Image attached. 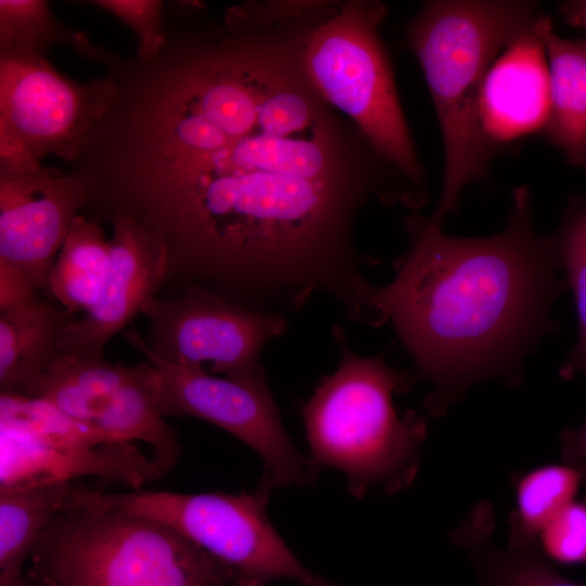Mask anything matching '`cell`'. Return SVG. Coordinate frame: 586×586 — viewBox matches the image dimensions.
I'll use <instances>...</instances> for the list:
<instances>
[{"instance_id":"cell-1","label":"cell","mask_w":586,"mask_h":586,"mask_svg":"<svg viewBox=\"0 0 586 586\" xmlns=\"http://www.w3.org/2000/svg\"><path fill=\"white\" fill-rule=\"evenodd\" d=\"M303 33L230 8L207 27L166 29L152 59L107 64L114 95L72 170L88 217L155 235L167 293L199 285L285 317L317 294L359 306L379 259L358 247L357 219L371 196L398 192L307 76Z\"/></svg>"},{"instance_id":"cell-2","label":"cell","mask_w":586,"mask_h":586,"mask_svg":"<svg viewBox=\"0 0 586 586\" xmlns=\"http://www.w3.org/2000/svg\"><path fill=\"white\" fill-rule=\"evenodd\" d=\"M405 227L410 246L393 280L367 292L366 323L392 324L413 360L415 380L432 387L425 409L438 417L482 380L519 382L568 283L558 277L553 237L534 229L524 187L513 190L507 227L497 235L450 237L442 224L418 215Z\"/></svg>"},{"instance_id":"cell-3","label":"cell","mask_w":586,"mask_h":586,"mask_svg":"<svg viewBox=\"0 0 586 586\" xmlns=\"http://www.w3.org/2000/svg\"><path fill=\"white\" fill-rule=\"evenodd\" d=\"M542 13L528 1H428L407 24L423 71L445 151L443 188L432 219L457 211L463 188L485 177L499 150L487 137L481 98L488 69Z\"/></svg>"},{"instance_id":"cell-4","label":"cell","mask_w":586,"mask_h":586,"mask_svg":"<svg viewBox=\"0 0 586 586\" xmlns=\"http://www.w3.org/2000/svg\"><path fill=\"white\" fill-rule=\"evenodd\" d=\"M332 335L340 365L301 410L309 457L319 469L340 471L356 498L372 488L397 494L413 482L428 433L421 415H399L393 403L416 381L413 373L391 368L381 355L360 356L340 326Z\"/></svg>"},{"instance_id":"cell-5","label":"cell","mask_w":586,"mask_h":586,"mask_svg":"<svg viewBox=\"0 0 586 586\" xmlns=\"http://www.w3.org/2000/svg\"><path fill=\"white\" fill-rule=\"evenodd\" d=\"M238 575L165 523L74 486L25 571L27 586H231Z\"/></svg>"},{"instance_id":"cell-6","label":"cell","mask_w":586,"mask_h":586,"mask_svg":"<svg viewBox=\"0 0 586 586\" xmlns=\"http://www.w3.org/2000/svg\"><path fill=\"white\" fill-rule=\"evenodd\" d=\"M380 2H326L302 40L304 69L321 97L360 130L373 149L420 193V164L397 97L378 27Z\"/></svg>"},{"instance_id":"cell-7","label":"cell","mask_w":586,"mask_h":586,"mask_svg":"<svg viewBox=\"0 0 586 586\" xmlns=\"http://www.w3.org/2000/svg\"><path fill=\"white\" fill-rule=\"evenodd\" d=\"M44 54L0 46V168L36 167L50 154L73 164L113 98L109 74L75 81Z\"/></svg>"},{"instance_id":"cell-8","label":"cell","mask_w":586,"mask_h":586,"mask_svg":"<svg viewBox=\"0 0 586 586\" xmlns=\"http://www.w3.org/2000/svg\"><path fill=\"white\" fill-rule=\"evenodd\" d=\"M88 493L102 504L165 523L240 575L265 583L292 579L304 586H339L296 558L270 523L269 495L257 488L240 494Z\"/></svg>"},{"instance_id":"cell-9","label":"cell","mask_w":586,"mask_h":586,"mask_svg":"<svg viewBox=\"0 0 586 586\" xmlns=\"http://www.w3.org/2000/svg\"><path fill=\"white\" fill-rule=\"evenodd\" d=\"M124 336L154 367L164 417L204 420L234 435L262 458L264 473L257 489L270 495L278 487L316 484L320 469L290 438L267 378L237 380L171 364L153 355L136 329L124 331Z\"/></svg>"},{"instance_id":"cell-10","label":"cell","mask_w":586,"mask_h":586,"mask_svg":"<svg viewBox=\"0 0 586 586\" xmlns=\"http://www.w3.org/2000/svg\"><path fill=\"white\" fill-rule=\"evenodd\" d=\"M145 346L176 365L200 367L237 380L266 378L260 355L288 329L285 316L263 313L199 285L151 298Z\"/></svg>"},{"instance_id":"cell-11","label":"cell","mask_w":586,"mask_h":586,"mask_svg":"<svg viewBox=\"0 0 586 586\" xmlns=\"http://www.w3.org/2000/svg\"><path fill=\"white\" fill-rule=\"evenodd\" d=\"M89 188L43 164L0 168V310L49 293V277Z\"/></svg>"},{"instance_id":"cell-12","label":"cell","mask_w":586,"mask_h":586,"mask_svg":"<svg viewBox=\"0 0 586 586\" xmlns=\"http://www.w3.org/2000/svg\"><path fill=\"white\" fill-rule=\"evenodd\" d=\"M99 476L140 487L153 481L150 457L138 444H120L62 419L38 431L0 425V491Z\"/></svg>"},{"instance_id":"cell-13","label":"cell","mask_w":586,"mask_h":586,"mask_svg":"<svg viewBox=\"0 0 586 586\" xmlns=\"http://www.w3.org/2000/svg\"><path fill=\"white\" fill-rule=\"evenodd\" d=\"M111 260L97 303L64 329L62 354L103 356L106 343L160 295L165 276V252L155 235L130 218H116Z\"/></svg>"},{"instance_id":"cell-14","label":"cell","mask_w":586,"mask_h":586,"mask_svg":"<svg viewBox=\"0 0 586 586\" xmlns=\"http://www.w3.org/2000/svg\"><path fill=\"white\" fill-rule=\"evenodd\" d=\"M549 106L548 64L534 28L510 43L488 69L481 98L483 128L500 148L515 138L540 132Z\"/></svg>"},{"instance_id":"cell-15","label":"cell","mask_w":586,"mask_h":586,"mask_svg":"<svg viewBox=\"0 0 586 586\" xmlns=\"http://www.w3.org/2000/svg\"><path fill=\"white\" fill-rule=\"evenodd\" d=\"M0 311V393L21 394L62 354L63 331L76 317L41 294Z\"/></svg>"},{"instance_id":"cell-16","label":"cell","mask_w":586,"mask_h":586,"mask_svg":"<svg viewBox=\"0 0 586 586\" xmlns=\"http://www.w3.org/2000/svg\"><path fill=\"white\" fill-rule=\"evenodd\" d=\"M535 30L548 64L550 106L540 130L572 166L586 169V39L569 40L540 15Z\"/></svg>"},{"instance_id":"cell-17","label":"cell","mask_w":586,"mask_h":586,"mask_svg":"<svg viewBox=\"0 0 586 586\" xmlns=\"http://www.w3.org/2000/svg\"><path fill=\"white\" fill-rule=\"evenodd\" d=\"M132 370L133 366L113 364L104 356L63 353L17 395L44 399L72 419L97 430Z\"/></svg>"},{"instance_id":"cell-18","label":"cell","mask_w":586,"mask_h":586,"mask_svg":"<svg viewBox=\"0 0 586 586\" xmlns=\"http://www.w3.org/2000/svg\"><path fill=\"white\" fill-rule=\"evenodd\" d=\"M71 483L0 491V586H27L28 558Z\"/></svg>"},{"instance_id":"cell-19","label":"cell","mask_w":586,"mask_h":586,"mask_svg":"<svg viewBox=\"0 0 586 586\" xmlns=\"http://www.w3.org/2000/svg\"><path fill=\"white\" fill-rule=\"evenodd\" d=\"M111 260V241L100 224L80 214L56 257L49 294L72 314L87 313L98 301Z\"/></svg>"},{"instance_id":"cell-20","label":"cell","mask_w":586,"mask_h":586,"mask_svg":"<svg viewBox=\"0 0 586 586\" xmlns=\"http://www.w3.org/2000/svg\"><path fill=\"white\" fill-rule=\"evenodd\" d=\"M493 528L492 509L482 502L451 535L477 562L485 586H586L562 576L536 553V547H493Z\"/></svg>"},{"instance_id":"cell-21","label":"cell","mask_w":586,"mask_h":586,"mask_svg":"<svg viewBox=\"0 0 586 586\" xmlns=\"http://www.w3.org/2000/svg\"><path fill=\"white\" fill-rule=\"evenodd\" d=\"M586 477L582 464H550L522 475L515 486L509 547L532 548L542 531L569 505Z\"/></svg>"},{"instance_id":"cell-22","label":"cell","mask_w":586,"mask_h":586,"mask_svg":"<svg viewBox=\"0 0 586 586\" xmlns=\"http://www.w3.org/2000/svg\"><path fill=\"white\" fill-rule=\"evenodd\" d=\"M558 250L568 286L572 289L576 305L578 342L559 373L571 379L586 373V195L574 198L558 232L552 235Z\"/></svg>"},{"instance_id":"cell-23","label":"cell","mask_w":586,"mask_h":586,"mask_svg":"<svg viewBox=\"0 0 586 586\" xmlns=\"http://www.w3.org/2000/svg\"><path fill=\"white\" fill-rule=\"evenodd\" d=\"M66 42L84 54L91 42L82 34L61 26L41 0L0 1V46L46 52L51 44Z\"/></svg>"},{"instance_id":"cell-24","label":"cell","mask_w":586,"mask_h":586,"mask_svg":"<svg viewBox=\"0 0 586 586\" xmlns=\"http://www.w3.org/2000/svg\"><path fill=\"white\" fill-rule=\"evenodd\" d=\"M127 24L138 37L136 56H156L167 42L164 2L158 0H97L91 2Z\"/></svg>"},{"instance_id":"cell-25","label":"cell","mask_w":586,"mask_h":586,"mask_svg":"<svg viewBox=\"0 0 586 586\" xmlns=\"http://www.w3.org/2000/svg\"><path fill=\"white\" fill-rule=\"evenodd\" d=\"M549 558L565 564L586 561V502L573 500L539 534Z\"/></svg>"},{"instance_id":"cell-26","label":"cell","mask_w":586,"mask_h":586,"mask_svg":"<svg viewBox=\"0 0 586 586\" xmlns=\"http://www.w3.org/2000/svg\"><path fill=\"white\" fill-rule=\"evenodd\" d=\"M560 445L565 463L581 464L586 459V421L577 429H565Z\"/></svg>"},{"instance_id":"cell-27","label":"cell","mask_w":586,"mask_h":586,"mask_svg":"<svg viewBox=\"0 0 586 586\" xmlns=\"http://www.w3.org/2000/svg\"><path fill=\"white\" fill-rule=\"evenodd\" d=\"M559 11L568 24L586 31V0L562 2Z\"/></svg>"},{"instance_id":"cell-28","label":"cell","mask_w":586,"mask_h":586,"mask_svg":"<svg viewBox=\"0 0 586 586\" xmlns=\"http://www.w3.org/2000/svg\"><path fill=\"white\" fill-rule=\"evenodd\" d=\"M231 586H266V583L257 578L239 574Z\"/></svg>"}]
</instances>
